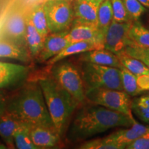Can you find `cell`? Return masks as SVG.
<instances>
[{
	"mask_svg": "<svg viewBox=\"0 0 149 149\" xmlns=\"http://www.w3.org/2000/svg\"><path fill=\"white\" fill-rule=\"evenodd\" d=\"M79 61H87L102 66H108L120 68L122 67L120 59L116 54L105 48L95 49L79 54Z\"/></svg>",
	"mask_w": 149,
	"mask_h": 149,
	"instance_id": "16",
	"label": "cell"
},
{
	"mask_svg": "<svg viewBox=\"0 0 149 149\" xmlns=\"http://www.w3.org/2000/svg\"><path fill=\"white\" fill-rule=\"evenodd\" d=\"M145 8H149V0H138Z\"/></svg>",
	"mask_w": 149,
	"mask_h": 149,
	"instance_id": "35",
	"label": "cell"
},
{
	"mask_svg": "<svg viewBox=\"0 0 149 149\" xmlns=\"http://www.w3.org/2000/svg\"><path fill=\"white\" fill-rule=\"evenodd\" d=\"M68 31L59 33H50L44 40L42 51L37 57L39 63H45L53 58L70 44Z\"/></svg>",
	"mask_w": 149,
	"mask_h": 149,
	"instance_id": "11",
	"label": "cell"
},
{
	"mask_svg": "<svg viewBox=\"0 0 149 149\" xmlns=\"http://www.w3.org/2000/svg\"><path fill=\"white\" fill-rule=\"evenodd\" d=\"M136 79H137V83L139 88L143 92L149 90V74L136 75Z\"/></svg>",
	"mask_w": 149,
	"mask_h": 149,
	"instance_id": "33",
	"label": "cell"
},
{
	"mask_svg": "<svg viewBox=\"0 0 149 149\" xmlns=\"http://www.w3.org/2000/svg\"><path fill=\"white\" fill-rule=\"evenodd\" d=\"M133 22H112L104 32V48L116 55L124 51L131 42L128 32Z\"/></svg>",
	"mask_w": 149,
	"mask_h": 149,
	"instance_id": "8",
	"label": "cell"
},
{
	"mask_svg": "<svg viewBox=\"0 0 149 149\" xmlns=\"http://www.w3.org/2000/svg\"><path fill=\"white\" fill-rule=\"evenodd\" d=\"M86 100L91 104H97L133 117L132 100L124 91L105 88L88 89L86 90Z\"/></svg>",
	"mask_w": 149,
	"mask_h": 149,
	"instance_id": "6",
	"label": "cell"
},
{
	"mask_svg": "<svg viewBox=\"0 0 149 149\" xmlns=\"http://www.w3.org/2000/svg\"><path fill=\"white\" fill-rule=\"evenodd\" d=\"M0 58L16 59L22 62H29L31 56L28 48L6 39L0 38Z\"/></svg>",
	"mask_w": 149,
	"mask_h": 149,
	"instance_id": "18",
	"label": "cell"
},
{
	"mask_svg": "<svg viewBox=\"0 0 149 149\" xmlns=\"http://www.w3.org/2000/svg\"><path fill=\"white\" fill-rule=\"evenodd\" d=\"M6 112L19 121L55 129L38 81L30 84L8 102Z\"/></svg>",
	"mask_w": 149,
	"mask_h": 149,
	"instance_id": "2",
	"label": "cell"
},
{
	"mask_svg": "<svg viewBox=\"0 0 149 149\" xmlns=\"http://www.w3.org/2000/svg\"><path fill=\"white\" fill-rule=\"evenodd\" d=\"M19 124V121L8 112L0 117V138L8 148H15L14 133Z\"/></svg>",
	"mask_w": 149,
	"mask_h": 149,
	"instance_id": "19",
	"label": "cell"
},
{
	"mask_svg": "<svg viewBox=\"0 0 149 149\" xmlns=\"http://www.w3.org/2000/svg\"><path fill=\"white\" fill-rule=\"evenodd\" d=\"M102 1V0H74L72 4L74 20L97 24V11Z\"/></svg>",
	"mask_w": 149,
	"mask_h": 149,
	"instance_id": "14",
	"label": "cell"
},
{
	"mask_svg": "<svg viewBox=\"0 0 149 149\" xmlns=\"http://www.w3.org/2000/svg\"><path fill=\"white\" fill-rule=\"evenodd\" d=\"M131 109L139 120L149 125V94L132 100Z\"/></svg>",
	"mask_w": 149,
	"mask_h": 149,
	"instance_id": "26",
	"label": "cell"
},
{
	"mask_svg": "<svg viewBox=\"0 0 149 149\" xmlns=\"http://www.w3.org/2000/svg\"><path fill=\"white\" fill-rule=\"evenodd\" d=\"M28 16L29 17L30 19L31 20L37 31L46 38L50 33V31L48 29L47 19L43 3L37 4L33 7Z\"/></svg>",
	"mask_w": 149,
	"mask_h": 149,
	"instance_id": "23",
	"label": "cell"
},
{
	"mask_svg": "<svg viewBox=\"0 0 149 149\" xmlns=\"http://www.w3.org/2000/svg\"><path fill=\"white\" fill-rule=\"evenodd\" d=\"M128 55L142 61L149 69V48L130 44L124 50Z\"/></svg>",
	"mask_w": 149,
	"mask_h": 149,
	"instance_id": "30",
	"label": "cell"
},
{
	"mask_svg": "<svg viewBox=\"0 0 149 149\" xmlns=\"http://www.w3.org/2000/svg\"><path fill=\"white\" fill-rule=\"evenodd\" d=\"M52 66L50 75L79 104H82L86 101V88L79 67L64 59Z\"/></svg>",
	"mask_w": 149,
	"mask_h": 149,
	"instance_id": "5",
	"label": "cell"
},
{
	"mask_svg": "<svg viewBox=\"0 0 149 149\" xmlns=\"http://www.w3.org/2000/svg\"><path fill=\"white\" fill-rule=\"evenodd\" d=\"M117 55L122 66L135 75L149 74V69L142 61L128 55L124 51L117 54Z\"/></svg>",
	"mask_w": 149,
	"mask_h": 149,
	"instance_id": "24",
	"label": "cell"
},
{
	"mask_svg": "<svg viewBox=\"0 0 149 149\" xmlns=\"http://www.w3.org/2000/svg\"><path fill=\"white\" fill-rule=\"evenodd\" d=\"M148 130L149 126L142 125L136 121L130 127L116 130L109 136L118 145L120 149H124Z\"/></svg>",
	"mask_w": 149,
	"mask_h": 149,
	"instance_id": "15",
	"label": "cell"
},
{
	"mask_svg": "<svg viewBox=\"0 0 149 149\" xmlns=\"http://www.w3.org/2000/svg\"><path fill=\"white\" fill-rule=\"evenodd\" d=\"M30 135L38 149L53 148L59 144L61 139L55 129L41 125L31 124Z\"/></svg>",
	"mask_w": 149,
	"mask_h": 149,
	"instance_id": "13",
	"label": "cell"
},
{
	"mask_svg": "<svg viewBox=\"0 0 149 149\" xmlns=\"http://www.w3.org/2000/svg\"><path fill=\"white\" fill-rule=\"evenodd\" d=\"M120 69L121 71L123 91L129 95L130 97L137 96L141 94L143 91L139 88L137 85L135 74L132 73L122 66Z\"/></svg>",
	"mask_w": 149,
	"mask_h": 149,
	"instance_id": "25",
	"label": "cell"
},
{
	"mask_svg": "<svg viewBox=\"0 0 149 149\" xmlns=\"http://www.w3.org/2000/svg\"><path fill=\"white\" fill-rule=\"evenodd\" d=\"M135 122L134 117L91 104L81 108L74 115L68 126L67 139L72 143L84 141L112 128L130 127Z\"/></svg>",
	"mask_w": 149,
	"mask_h": 149,
	"instance_id": "1",
	"label": "cell"
},
{
	"mask_svg": "<svg viewBox=\"0 0 149 149\" xmlns=\"http://www.w3.org/2000/svg\"><path fill=\"white\" fill-rule=\"evenodd\" d=\"M128 37L131 40L130 44L149 48V29L143 26L139 20L133 22Z\"/></svg>",
	"mask_w": 149,
	"mask_h": 149,
	"instance_id": "22",
	"label": "cell"
},
{
	"mask_svg": "<svg viewBox=\"0 0 149 149\" xmlns=\"http://www.w3.org/2000/svg\"><path fill=\"white\" fill-rule=\"evenodd\" d=\"M4 148H7V146H6L3 143L0 141V149H4Z\"/></svg>",
	"mask_w": 149,
	"mask_h": 149,
	"instance_id": "36",
	"label": "cell"
},
{
	"mask_svg": "<svg viewBox=\"0 0 149 149\" xmlns=\"http://www.w3.org/2000/svg\"><path fill=\"white\" fill-rule=\"evenodd\" d=\"M31 124L19 121V124L15 130L14 144L17 149H38L31 139L30 130Z\"/></svg>",
	"mask_w": 149,
	"mask_h": 149,
	"instance_id": "21",
	"label": "cell"
},
{
	"mask_svg": "<svg viewBox=\"0 0 149 149\" xmlns=\"http://www.w3.org/2000/svg\"><path fill=\"white\" fill-rule=\"evenodd\" d=\"M81 149H120L118 145L109 135L102 138L87 139L79 145Z\"/></svg>",
	"mask_w": 149,
	"mask_h": 149,
	"instance_id": "28",
	"label": "cell"
},
{
	"mask_svg": "<svg viewBox=\"0 0 149 149\" xmlns=\"http://www.w3.org/2000/svg\"><path fill=\"white\" fill-rule=\"evenodd\" d=\"M127 149H149V130L128 144Z\"/></svg>",
	"mask_w": 149,
	"mask_h": 149,
	"instance_id": "32",
	"label": "cell"
},
{
	"mask_svg": "<svg viewBox=\"0 0 149 149\" xmlns=\"http://www.w3.org/2000/svg\"><path fill=\"white\" fill-rule=\"evenodd\" d=\"M29 68L21 64L0 61V89L10 88L23 82Z\"/></svg>",
	"mask_w": 149,
	"mask_h": 149,
	"instance_id": "12",
	"label": "cell"
},
{
	"mask_svg": "<svg viewBox=\"0 0 149 149\" xmlns=\"http://www.w3.org/2000/svg\"><path fill=\"white\" fill-rule=\"evenodd\" d=\"M104 47L97 43L93 42H77L69 44L63 51H61L59 54L50 59L46 61V64L52 65L55 64L58 61L65 59L66 57L70 56L78 55L85 52L92 51L95 49H102Z\"/></svg>",
	"mask_w": 149,
	"mask_h": 149,
	"instance_id": "17",
	"label": "cell"
},
{
	"mask_svg": "<svg viewBox=\"0 0 149 149\" xmlns=\"http://www.w3.org/2000/svg\"><path fill=\"white\" fill-rule=\"evenodd\" d=\"M148 91V94H149V90H148V91Z\"/></svg>",
	"mask_w": 149,
	"mask_h": 149,
	"instance_id": "38",
	"label": "cell"
},
{
	"mask_svg": "<svg viewBox=\"0 0 149 149\" xmlns=\"http://www.w3.org/2000/svg\"><path fill=\"white\" fill-rule=\"evenodd\" d=\"M8 103V102L5 94L0 89V117L6 112Z\"/></svg>",
	"mask_w": 149,
	"mask_h": 149,
	"instance_id": "34",
	"label": "cell"
},
{
	"mask_svg": "<svg viewBox=\"0 0 149 149\" xmlns=\"http://www.w3.org/2000/svg\"><path fill=\"white\" fill-rule=\"evenodd\" d=\"M50 1V0H44V1ZM67 1H72V0H67Z\"/></svg>",
	"mask_w": 149,
	"mask_h": 149,
	"instance_id": "37",
	"label": "cell"
},
{
	"mask_svg": "<svg viewBox=\"0 0 149 149\" xmlns=\"http://www.w3.org/2000/svg\"><path fill=\"white\" fill-rule=\"evenodd\" d=\"M43 5L50 33L69 31L74 19L71 1L50 0L44 1Z\"/></svg>",
	"mask_w": 149,
	"mask_h": 149,
	"instance_id": "7",
	"label": "cell"
},
{
	"mask_svg": "<svg viewBox=\"0 0 149 149\" xmlns=\"http://www.w3.org/2000/svg\"><path fill=\"white\" fill-rule=\"evenodd\" d=\"M26 17L20 12L11 14L6 22L0 38L11 41L28 48L26 40Z\"/></svg>",
	"mask_w": 149,
	"mask_h": 149,
	"instance_id": "10",
	"label": "cell"
},
{
	"mask_svg": "<svg viewBox=\"0 0 149 149\" xmlns=\"http://www.w3.org/2000/svg\"><path fill=\"white\" fill-rule=\"evenodd\" d=\"M79 69L86 90L105 88L123 91L120 68L79 61Z\"/></svg>",
	"mask_w": 149,
	"mask_h": 149,
	"instance_id": "4",
	"label": "cell"
},
{
	"mask_svg": "<svg viewBox=\"0 0 149 149\" xmlns=\"http://www.w3.org/2000/svg\"><path fill=\"white\" fill-rule=\"evenodd\" d=\"M124 5L132 19L138 21L141 15L146 11V8L139 2L138 0H123Z\"/></svg>",
	"mask_w": 149,
	"mask_h": 149,
	"instance_id": "31",
	"label": "cell"
},
{
	"mask_svg": "<svg viewBox=\"0 0 149 149\" xmlns=\"http://www.w3.org/2000/svg\"><path fill=\"white\" fill-rule=\"evenodd\" d=\"M113 20L111 0H102L97 11L98 27L104 33Z\"/></svg>",
	"mask_w": 149,
	"mask_h": 149,
	"instance_id": "27",
	"label": "cell"
},
{
	"mask_svg": "<svg viewBox=\"0 0 149 149\" xmlns=\"http://www.w3.org/2000/svg\"><path fill=\"white\" fill-rule=\"evenodd\" d=\"M26 40L28 50L31 57L36 59L40 51H42L45 37H43L37 31L28 15L26 18Z\"/></svg>",
	"mask_w": 149,
	"mask_h": 149,
	"instance_id": "20",
	"label": "cell"
},
{
	"mask_svg": "<svg viewBox=\"0 0 149 149\" xmlns=\"http://www.w3.org/2000/svg\"><path fill=\"white\" fill-rule=\"evenodd\" d=\"M104 33L97 24L85 23L74 20L68 32L70 44L77 42H93L104 47Z\"/></svg>",
	"mask_w": 149,
	"mask_h": 149,
	"instance_id": "9",
	"label": "cell"
},
{
	"mask_svg": "<svg viewBox=\"0 0 149 149\" xmlns=\"http://www.w3.org/2000/svg\"><path fill=\"white\" fill-rule=\"evenodd\" d=\"M113 20L118 22H134L127 12L123 0H111Z\"/></svg>",
	"mask_w": 149,
	"mask_h": 149,
	"instance_id": "29",
	"label": "cell"
},
{
	"mask_svg": "<svg viewBox=\"0 0 149 149\" xmlns=\"http://www.w3.org/2000/svg\"><path fill=\"white\" fill-rule=\"evenodd\" d=\"M44 100L57 133L61 137L68 128L70 117L80 104L51 75L38 79Z\"/></svg>",
	"mask_w": 149,
	"mask_h": 149,
	"instance_id": "3",
	"label": "cell"
}]
</instances>
